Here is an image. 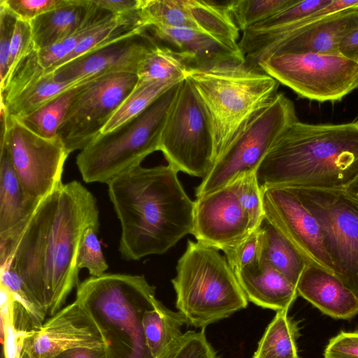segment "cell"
<instances>
[{
	"mask_svg": "<svg viewBox=\"0 0 358 358\" xmlns=\"http://www.w3.org/2000/svg\"><path fill=\"white\" fill-rule=\"evenodd\" d=\"M90 227H99L96 199L73 180L62 183L40 201L19 235L9 241L10 255L4 266L20 276L50 316L61 309L79 285L77 252Z\"/></svg>",
	"mask_w": 358,
	"mask_h": 358,
	"instance_id": "cell-1",
	"label": "cell"
},
{
	"mask_svg": "<svg viewBox=\"0 0 358 358\" xmlns=\"http://www.w3.org/2000/svg\"><path fill=\"white\" fill-rule=\"evenodd\" d=\"M121 224L119 251L125 260L162 255L192 234L194 201L169 166H137L108 183Z\"/></svg>",
	"mask_w": 358,
	"mask_h": 358,
	"instance_id": "cell-2",
	"label": "cell"
},
{
	"mask_svg": "<svg viewBox=\"0 0 358 358\" xmlns=\"http://www.w3.org/2000/svg\"><path fill=\"white\" fill-rule=\"evenodd\" d=\"M256 175L260 187L345 188L358 176V122H294L273 143Z\"/></svg>",
	"mask_w": 358,
	"mask_h": 358,
	"instance_id": "cell-3",
	"label": "cell"
},
{
	"mask_svg": "<svg viewBox=\"0 0 358 358\" xmlns=\"http://www.w3.org/2000/svg\"><path fill=\"white\" fill-rule=\"evenodd\" d=\"M186 78L209 120L215 161L250 119L278 93L279 83L247 61L191 68Z\"/></svg>",
	"mask_w": 358,
	"mask_h": 358,
	"instance_id": "cell-4",
	"label": "cell"
},
{
	"mask_svg": "<svg viewBox=\"0 0 358 358\" xmlns=\"http://www.w3.org/2000/svg\"><path fill=\"white\" fill-rule=\"evenodd\" d=\"M156 300L155 287L143 275L121 273L87 278L76 298L98 327L109 358H152L143 318Z\"/></svg>",
	"mask_w": 358,
	"mask_h": 358,
	"instance_id": "cell-5",
	"label": "cell"
},
{
	"mask_svg": "<svg viewBox=\"0 0 358 358\" xmlns=\"http://www.w3.org/2000/svg\"><path fill=\"white\" fill-rule=\"evenodd\" d=\"M171 282L177 309L195 328H206L248 306L226 257L197 241H187Z\"/></svg>",
	"mask_w": 358,
	"mask_h": 358,
	"instance_id": "cell-6",
	"label": "cell"
},
{
	"mask_svg": "<svg viewBox=\"0 0 358 358\" xmlns=\"http://www.w3.org/2000/svg\"><path fill=\"white\" fill-rule=\"evenodd\" d=\"M180 83L140 115L111 131L101 134L80 150L76 164L85 182L108 184L159 150L162 129Z\"/></svg>",
	"mask_w": 358,
	"mask_h": 358,
	"instance_id": "cell-7",
	"label": "cell"
},
{
	"mask_svg": "<svg viewBox=\"0 0 358 358\" xmlns=\"http://www.w3.org/2000/svg\"><path fill=\"white\" fill-rule=\"evenodd\" d=\"M299 121L294 103L282 92L255 113L195 188L201 197L230 183L236 176L256 171L278 137Z\"/></svg>",
	"mask_w": 358,
	"mask_h": 358,
	"instance_id": "cell-8",
	"label": "cell"
},
{
	"mask_svg": "<svg viewBox=\"0 0 358 358\" xmlns=\"http://www.w3.org/2000/svg\"><path fill=\"white\" fill-rule=\"evenodd\" d=\"M159 151L178 172L202 178L215 162V144L206 111L189 81L179 85L162 129Z\"/></svg>",
	"mask_w": 358,
	"mask_h": 358,
	"instance_id": "cell-9",
	"label": "cell"
},
{
	"mask_svg": "<svg viewBox=\"0 0 358 358\" xmlns=\"http://www.w3.org/2000/svg\"><path fill=\"white\" fill-rule=\"evenodd\" d=\"M257 66L299 96L312 101H341L358 87V62L341 53L274 54Z\"/></svg>",
	"mask_w": 358,
	"mask_h": 358,
	"instance_id": "cell-10",
	"label": "cell"
},
{
	"mask_svg": "<svg viewBox=\"0 0 358 358\" xmlns=\"http://www.w3.org/2000/svg\"><path fill=\"white\" fill-rule=\"evenodd\" d=\"M290 187L317 219L334 275L358 297V201L341 188Z\"/></svg>",
	"mask_w": 358,
	"mask_h": 358,
	"instance_id": "cell-11",
	"label": "cell"
},
{
	"mask_svg": "<svg viewBox=\"0 0 358 358\" xmlns=\"http://www.w3.org/2000/svg\"><path fill=\"white\" fill-rule=\"evenodd\" d=\"M1 148L8 152L26 198L37 204L62 182L69 152L57 136L42 138L1 108Z\"/></svg>",
	"mask_w": 358,
	"mask_h": 358,
	"instance_id": "cell-12",
	"label": "cell"
},
{
	"mask_svg": "<svg viewBox=\"0 0 358 358\" xmlns=\"http://www.w3.org/2000/svg\"><path fill=\"white\" fill-rule=\"evenodd\" d=\"M137 81L136 73L110 72L78 89L57 133L69 154L82 150L101 134Z\"/></svg>",
	"mask_w": 358,
	"mask_h": 358,
	"instance_id": "cell-13",
	"label": "cell"
},
{
	"mask_svg": "<svg viewBox=\"0 0 358 358\" xmlns=\"http://www.w3.org/2000/svg\"><path fill=\"white\" fill-rule=\"evenodd\" d=\"M264 216L286 237L308 264L334 273L320 224L290 187H261Z\"/></svg>",
	"mask_w": 358,
	"mask_h": 358,
	"instance_id": "cell-14",
	"label": "cell"
},
{
	"mask_svg": "<svg viewBox=\"0 0 358 358\" xmlns=\"http://www.w3.org/2000/svg\"><path fill=\"white\" fill-rule=\"evenodd\" d=\"M255 229L230 183L194 201L192 234L204 245L224 251Z\"/></svg>",
	"mask_w": 358,
	"mask_h": 358,
	"instance_id": "cell-15",
	"label": "cell"
},
{
	"mask_svg": "<svg viewBox=\"0 0 358 358\" xmlns=\"http://www.w3.org/2000/svg\"><path fill=\"white\" fill-rule=\"evenodd\" d=\"M157 41L143 27L128 31L50 72L57 81H73L110 72H137Z\"/></svg>",
	"mask_w": 358,
	"mask_h": 358,
	"instance_id": "cell-16",
	"label": "cell"
},
{
	"mask_svg": "<svg viewBox=\"0 0 358 358\" xmlns=\"http://www.w3.org/2000/svg\"><path fill=\"white\" fill-rule=\"evenodd\" d=\"M105 345L96 323L75 301L25 338L24 353L26 358H54L70 349Z\"/></svg>",
	"mask_w": 358,
	"mask_h": 358,
	"instance_id": "cell-17",
	"label": "cell"
},
{
	"mask_svg": "<svg viewBox=\"0 0 358 358\" xmlns=\"http://www.w3.org/2000/svg\"><path fill=\"white\" fill-rule=\"evenodd\" d=\"M145 29L157 43L180 57L189 69L246 61L238 44L227 43L198 29L162 25H149Z\"/></svg>",
	"mask_w": 358,
	"mask_h": 358,
	"instance_id": "cell-18",
	"label": "cell"
},
{
	"mask_svg": "<svg viewBox=\"0 0 358 358\" xmlns=\"http://www.w3.org/2000/svg\"><path fill=\"white\" fill-rule=\"evenodd\" d=\"M298 295L337 320L358 314V297L332 272L308 264L296 284Z\"/></svg>",
	"mask_w": 358,
	"mask_h": 358,
	"instance_id": "cell-19",
	"label": "cell"
},
{
	"mask_svg": "<svg viewBox=\"0 0 358 358\" xmlns=\"http://www.w3.org/2000/svg\"><path fill=\"white\" fill-rule=\"evenodd\" d=\"M357 29L358 10L341 11L305 28L278 45L268 57L280 53H340L342 41Z\"/></svg>",
	"mask_w": 358,
	"mask_h": 358,
	"instance_id": "cell-20",
	"label": "cell"
},
{
	"mask_svg": "<svg viewBox=\"0 0 358 358\" xmlns=\"http://www.w3.org/2000/svg\"><path fill=\"white\" fill-rule=\"evenodd\" d=\"M113 15L93 0H68L59 8L30 22L35 49L50 46L71 35L87 23Z\"/></svg>",
	"mask_w": 358,
	"mask_h": 358,
	"instance_id": "cell-21",
	"label": "cell"
},
{
	"mask_svg": "<svg viewBox=\"0 0 358 358\" xmlns=\"http://www.w3.org/2000/svg\"><path fill=\"white\" fill-rule=\"evenodd\" d=\"M234 273L248 301L263 308L288 311L299 296L296 286L264 260Z\"/></svg>",
	"mask_w": 358,
	"mask_h": 358,
	"instance_id": "cell-22",
	"label": "cell"
},
{
	"mask_svg": "<svg viewBox=\"0 0 358 358\" xmlns=\"http://www.w3.org/2000/svg\"><path fill=\"white\" fill-rule=\"evenodd\" d=\"M348 10H358V0H332L323 9L301 20L268 29L249 28L243 32L238 45L246 61L257 66L278 45L299 34L305 28L327 17Z\"/></svg>",
	"mask_w": 358,
	"mask_h": 358,
	"instance_id": "cell-23",
	"label": "cell"
},
{
	"mask_svg": "<svg viewBox=\"0 0 358 358\" xmlns=\"http://www.w3.org/2000/svg\"><path fill=\"white\" fill-rule=\"evenodd\" d=\"M37 204L26 198L8 152L5 148H1L0 238L14 240L24 228Z\"/></svg>",
	"mask_w": 358,
	"mask_h": 358,
	"instance_id": "cell-24",
	"label": "cell"
},
{
	"mask_svg": "<svg viewBox=\"0 0 358 358\" xmlns=\"http://www.w3.org/2000/svg\"><path fill=\"white\" fill-rule=\"evenodd\" d=\"M185 324L179 311L171 310L155 301L154 307L146 310L143 318L145 342L152 358H169L183 335L181 328Z\"/></svg>",
	"mask_w": 358,
	"mask_h": 358,
	"instance_id": "cell-25",
	"label": "cell"
},
{
	"mask_svg": "<svg viewBox=\"0 0 358 358\" xmlns=\"http://www.w3.org/2000/svg\"><path fill=\"white\" fill-rule=\"evenodd\" d=\"M257 228L261 243V259L296 286L308 262L265 216Z\"/></svg>",
	"mask_w": 358,
	"mask_h": 358,
	"instance_id": "cell-26",
	"label": "cell"
},
{
	"mask_svg": "<svg viewBox=\"0 0 358 358\" xmlns=\"http://www.w3.org/2000/svg\"><path fill=\"white\" fill-rule=\"evenodd\" d=\"M41 325L1 286V329L4 358H26L24 341Z\"/></svg>",
	"mask_w": 358,
	"mask_h": 358,
	"instance_id": "cell-27",
	"label": "cell"
},
{
	"mask_svg": "<svg viewBox=\"0 0 358 358\" xmlns=\"http://www.w3.org/2000/svg\"><path fill=\"white\" fill-rule=\"evenodd\" d=\"M99 76L73 81H57L51 73L45 71L10 101L1 103V108L7 115L20 117L35 111L64 92L81 86Z\"/></svg>",
	"mask_w": 358,
	"mask_h": 358,
	"instance_id": "cell-28",
	"label": "cell"
},
{
	"mask_svg": "<svg viewBox=\"0 0 358 358\" xmlns=\"http://www.w3.org/2000/svg\"><path fill=\"white\" fill-rule=\"evenodd\" d=\"M192 16L199 30L222 41L238 45L239 29L232 16L229 1L188 0Z\"/></svg>",
	"mask_w": 358,
	"mask_h": 358,
	"instance_id": "cell-29",
	"label": "cell"
},
{
	"mask_svg": "<svg viewBox=\"0 0 358 358\" xmlns=\"http://www.w3.org/2000/svg\"><path fill=\"white\" fill-rule=\"evenodd\" d=\"M287 313L276 312L252 358H300L296 345L299 329Z\"/></svg>",
	"mask_w": 358,
	"mask_h": 358,
	"instance_id": "cell-30",
	"label": "cell"
},
{
	"mask_svg": "<svg viewBox=\"0 0 358 358\" xmlns=\"http://www.w3.org/2000/svg\"><path fill=\"white\" fill-rule=\"evenodd\" d=\"M189 69L180 57L157 42L138 68L137 83L182 80Z\"/></svg>",
	"mask_w": 358,
	"mask_h": 358,
	"instance_id": "cell-31",
	"label": "cell"
},
{
	"mask_svg": "<svg viewBox=\"0 0 358 358\" xmlns=\"http://www.w3.org/2000/svg\"><path fill=\"white\" fill-rule=\"evenodd\" d=\"M141 24L198 29L188 0H140L137 11Z\"/></svg>",
	"mask_w": 358,
	"mask_h": 358,
	"instance_id": "cell-32",
	"label": "cell"
},
{
	"mask_svg": "<svg viewBox=\"0 0 358 358\" xmlns=\"http://www.w3.org/2000/svg\"><path fill=\"white\" fill-rule=\"evenodd\" d=\"M80 87L67 90L35 111L16 118L36 135L48 139L55 138L58 136V130Z\"/></svg>",
	"mask_w": 358,
	"mask_h": 358,
	"instance_id": "cell-33",
	"label": "cell"
},
{
	"mask_svg": "<svg viewBox=\"0 0 358 358\" xmlns=\"http://www.w3.org/2000/svg\"><path fill=\"white\" fill-rule=\"evenodd\" d=\"M180 81L136 83L121 106L103 127L101 134L114 130L136 117Z\"/></svg>",
	"mask_w": 358,
	"mask_h": 358,
	"instance_id": "cell-34",
	"label": "cell"
},
{
	"mask_svg": "<svg viewBox=\"0 0 358 358\" xmlns=\"http://www.w3.org/2000/svg\"><path fill=\"white\" fill-rule=\"evenodd\" d=\"M295 0H231L229 8L242 32L292 4Z\"/></svg>",
	"mask_w": 358,
	"mask_h": 358,
	"instance_id": "cell-35",
	"label": "cell"
},
{
	"mask_svg": "<svg viewBox=\"0 0 358 358\" xmlns=\"http://www.w3.org/2000/svg\"><path fill=\"white\" fill-rule=\"evenodd\" d=\"M230 184L238 199L257 228L264 217L262 189L256 171H248L236 176Z\"/></svg>",
	"mask_w": 358,
	"mask_h": 358,
	"instance_id": "cell-36",
	"label": "cell"
},
{
	"mask_svg": "<svg viewBox=\"0 0 358 358\" xmlns=\"http://www.w3.org/2000/svg\"><path fill=\"white\" fill-rule=\"evenodd\" d=\"M111 16L94 20L69 36L50 46L36 50L38 58L45 71L69 55L78 43L91 31L101 24Z\"/></svg>",
	"mask_w": 358,
	"mask_h": 358,
	"instance_id": "cell-37",
	"label": "cell"
},
{
	"mask_svg": "<svg viewBox=\"0 0 358 358\" xmlns=\"http://www.w3.org/2000/svg\"><path fill=\"white\" fill-rule=\"evenodd\" d=\"M99 229L90 227L83 233L78 249L76 264L79 270L86 268L91 276L104 274L108 264L97 238Z\"/></svg>",
	"mask_w": 358,
	"mask_h": 358,
	"instance_id": "cell-38",
	"label": "cell"
},
{
	"mask_svg": "<svg viewBox=\"0 0 358 358\" xmlns=\"http://www.w3.org/2000/svg\"><path fill=\"white\" fill-rule=\"evenodd\" d=\"M332 0H306L295 1L270 17L250 28L268 29L287 25L307 17L327 7Z\"/></svg>",
	"mask_w": 358,
	"mask_h": 358,
	"instance_id": "cell-39",
	"label": "cell"
},
{
	"mask_svg": "<svg viewBox=\"0 0 358 358\" xmlns=\"http://www.w3.org/2000/svg\"><path fill=\"white\" fill-rule=\"evenodd\" d=\"M1 286L8 290L41 325L44 322L46 312L36 302L26 288L20 276L10 266L1 268Z\"/></svg>",
	"mask_w": 358,
	"mask_h": 358,
	"instance_id": "cell-40",
	"label": "cell"
},
{
	"mask_svg": "<svg viewBox=\"0 0 358 358\" xmlns=\"http://www.w3.org/2000/svg\"><path fill=\"white\" fill-rule=\"evenodd\" d=\"M223 252L234 272L259 262L261 243L257 228L239 243Z\"/></svg>",
	"mask_w": 358,
	"mask_h": 358,
	"instance_id": "cell-41",
	"label": "cell"
},
{
	"mask_svg": "<svg viewBox=\"0 0 358 358\" xmlns=\"http://www.w3.org/2000/svg\"><path fill=\"white\" fill-rule=\"evenodd\" d=\"M169 358H219L208 341L205 328L183 334Z\"/></svg>",
	"mask_w": 358,
	"mask_h": 358,
	"instance_id": "cell-42",
	"label": "cell"
},
{
	"mask_svg": "<svg viewBox=\"0 0 358 358\" xmlns=\"http://www.w3.org/2000/svg\"><path fill=\"white\" fill-rule=\"evenodd\" d=\"M34 49L35 47L30 22L17 18L10 48L8 75L1 87L20 60Z\"/></svg>",
	"mask_w": 358,
	"mask_h": 358,
	"instance_id": "cell-43",
	"label": "cell"
},
{
	"mask_svg": "<svg viewBox=\"0 0 358 358\" xmlns=\"http://www.w3.org/2000/svg\"><path fill=\"white\" fill-rule=\"evenodd\" d=\"M68 0H1L18 19L30 22L41 15L65 5Z\"/></svg>",
	"mask_w": 358,
	"mask_h": 358,
	"instance_id": "cell-44",
	"label": "cell"
},
{
	"mask_svg": "<svg viewBox=\"0 0 358 358\" xmlns=\"http://www.w3.org/2000/svg\"><path fill=\"white\" fill-rule=\"evenodd\" d=\"M17 17L0 4V78L1 86L7 77L10 44Z\"/></svg>",
	"mask_w": 358,
	"mask_h": 358,
	"instance_id": "cell-45",
	"label": "cell"
},
{
	"mask_svg": "<svg viewBox=\"0 0 358 358\" xmlns=\"http://www.w3.org/2000/svg\"><path fill=\"white\" fill-rule=\"evenodd\" d=\"M324 358H358V331H341L331 338L324 351Z\"/></svg>",
	"mask_w": 358,
	"mask_h": 358,
	"instance_id": "cell-46",
	"label": "cell"
},
{
	"mask_svg": "<svg viewBox=\"0 0 358 358\" xmlns=\"http://www.w3.org/2000/svg\"><path fill=\"white\" fill-rule=\"evenodd\" d=\"M99 7L113 15H137L140 0H93Z\"/></svg>",
	"mask_w": 358,
	"mask_h": 358,
	"instance_id": "cell-47",
	"label": "cell"
},
{
	"mask_svg": "<svg viewBox=\"0 0 358 358\" xmlns=\"http://www.w3.org/2000/svg\"><path fill=\"white\" fill-rule=\"evenodd\" d=\"M54 358H109L106 345L97 348H77L66 350Z\"/></svg>",
	"mask_w": 358,
	"mask_h": 358,
	"instance_id": "cell-48",
	"label": "cell"
},
{
	"mask_svg": "<svg viewBox=\"0 0 358 358\" xmlns=\"http://www.w3.org/2000/svg\"><path fill=\"white\" fill-rule=\"evenodd\" d=\"M339 52L343 56L358 62V29L352 31L342 41Z\"/></svg>",
	"mask_w": 358,
	"mask_h": 358,
	"instance_id": "cell-49",
	"label": "cell"
},
{
	"mask_svg": "<svg viewBox=\"0 0 358 358\" xmlns=\"http://www.w3.org/2000/svg\"><path fill=\"white\" fill-rule=\"evenodd\" d=\"M343 189L349 196L358 201V176Z\"/></svg>",
	"mask_w": 358,
	"mask_h": 358,
	"instance_id": "cell-50",
	"label": "cell"
}]
</instances>
